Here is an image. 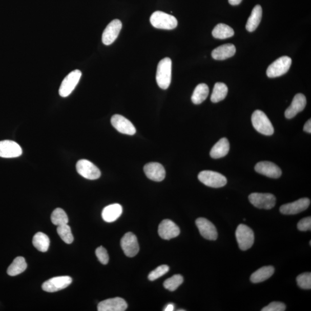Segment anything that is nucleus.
<instances>
[{"mask_svg":"<svg viewBox=\"0 0 311 311\" xmlns=\"http://www.w3.org/2000/svg\"><path fill=\"white\" fill-rule=\"evenodd\" d=\"M236 238L240 249L243 251L252 248L254 243L253 231L244 224H240L237 228Z\"/></svg>","mask_w":311,"mask_h":311,"instance_id":"obj_5","label":"nucleus"},{"mask_svg":"<svg viewBox=\"0 0 311 311\" xmlns=\"http://www.w3.org/2000/svg\"><path fill=\"white\" fill-rule=\"evenodd\" d=\"M298 229L301 231H310L311 230V217H307L301 220L298 224Z\"/></svg>","mask_w":311,"mask_h":311,"instance_id":"obj_39","label":"nucleus"},{"mask_svg":"<svg viewBox=\"0 0 311 311\" xmlns=\"http://www.w3.org/2000/svg\"><path fill=\"white\" fill-rule=\"evenodd\" d=\"M95 254L97 259L100 262L103 264H107L109 261V256L108 252L105 248L100 246L97 248Z\"/></svg>","mask_w":311,"mask_h":311,"instance_id":"obj_37","label":"nucleus"},{"mask_svg":"<svg viewBox=\"0 0 311 311\" xmlns=\"http://www.w3.org/2000/svg\"><path fill=\"white\" fill-rule=\"evenodd\" d=\"M151 25L158 29L173 30L178 26V20L174 16L161 11H156L150 17Z\"/></svg>","mask_w":311,"mask_h":311,"instance_id":"obj_3","label":"nucleus"},{"mask_svg":"<svg viewBox=\"0 0 311 311\" xmlns=\"http://www.w3.org/2000/svg\"><path fill=\"white\" fill-rule=\"evenodd\" d=\"M262 17V9L261 6H255L246 24V29L249 32H253L257 29Z\"/></svg>","mask_w":311,"mask_h":311,"instance_id":"obj_25","label":"nucleus"},{"mask_svg":"<svg viewBox=\"0 0 311 311\" xmlns=\"http://www.w3.org/2000/svg\"><path fill=\"white\" fill-rule=\"evenodd\" d=\"M82 73L80 70L73 71L67 75L62 81L59 87V94L66 97L71 94L80 81Z\"/></svg>","mask_w":311,"mask_h":311,"instance_id":"obj_8","label":"nucleus"},{"mask_svg":"<svg viewBox=\"0 0 311 311\" xmlns=\"http://www.w3.org/2000/svg\"><path fill=\"white\" fill-rule=\"evenodd\" d=\"M255 170L258 173L267 176L268 178L277 179L282 175L280 167L271 161H261L255 166Z\"/></svg>","mask_w":311,"mask_h":311,"instance_id":"obj_15","label":"nucleus"},{"mask_svg":"<svg viewBox=\"0 0 311 311\" xmlns=\"http://www.w3.org/2000/svg\"><path fill=\"white\" fill-rule=\"evenodd\" d=\"M309 244H310V245H311V241H310Z\"/></svg>","mask_w":311,"mask_h":311,"instance_id":"obj_43","label":"nucleus"},{"mask_svg":"<svg viewBox=\"0 0 311 311\" xmlns=\"http://www.w3.org/2000/svg\"><path fill=\"white\" fill-rule=\"evenodd\" d=\"M196 224L201 235L204 238L210 240H216L218 233L216 226L205 218H199Z\"/></svg>","mask_w":311,"mask_h":311,"instance_id":"obj_16","label":"nucleus"},{"mask_svg":"<svg viewBox=\"0 0 311 311\" xmlns=\"http://www.w3.org/2000/svg\"><path fill=\"white\" fill-rule=\"evenodd\" d=\"M228 87L223 82H217L213 88L211 99L213 103L223 100L228 94Z\"/></svg>","mask_w":311,"mask_h":311,"instance_id":"obj_31","label":"nucleus"},{"mask_svg":"<svg viewBox=\"0 0 311 311\" xmlns=\"http://www.w3.org/2000/svg\"><path fill=\"white\" fill-rule=\"evenodd\" d=\"M286 310V305L284 303L274 301L269 304L266 307L262 309V311H284Z\"/></svg>","mask_w":311,"mask_h":311,"instance_id":"obj_38","label":"nucleus"},{"mask_svg":"<svg viewBox=\"0 0 311 311\" xmlns=\"http://www.w3.org/2000/svg\"><path fill=\"white\" fill-rule=\"evenodd\" d=\"M120 245L128 257H135L140 250L137 237L132 233H127L123 236L120 240Z\"/></svg>","mask_w":311,"mask_h":311,"instance_id":"obj_10","label":"nucleus"},{"mask_svg":"<svg viewBox=\"0 0 311 311\" xmlns=\"http://www.w3.org/2000/svg\"><path fill=\"white\" fill-rule=\"evenodd\" d=\"M304 131L308 133H311V120L309 119L307 122L305 123L304 127Z\"/></svg>","mask_w":311,"mask_h":311,"instance_id":"obj_40","label":"nucleus"},{"mask_svg":"<svg viewBox=\"0 0 311 311\" xmlns=\"http://www.w3.org/2000/svg\"><path fill=\"white\" fill-rule=\"evenodd\" d=\"M297 283L300 288L303 289H311V273L301 274L296 278Z\"/></svg>","mask_w":311,"mask_h":311,"instance_id":"obj_35","label":"nucleus"},{"mask_svg":"<svg viewBox=\"0 0 311 311\" xmlns=\"http://www.w3.org/2000/svg\"><path fill=\"white\" fill-rule=\"evenodd\" d=\"M169 271L170 267L169 266L165 265V264L161 265L150 273V275H148V279L151 281H155L165 275Z\"/></svg>","mask_w":311,"mask_h":311,"instance_id":"obj_36","label":"nucleus"},{"mask_svg":"<svg viewBox=\"0 0 311 311\" xmlns=\"http://www.w3.org/2000/svg\"><path fill=\"white\" fill-rule=\"evenodd\" d=\"M27 267L26 260L22 257H18L13 260L11 265L9 266L7 273L9 276H16L24 272Z\"/></svg>","mask_w":311,"mask_h":311,"instance_id":"obj_27","label":"nucleus"},{"mask_svg":"<svg viewBox=\"0 0 311 311\" xmlns=\"http://www.w3.org/2000/svg\"><path fill=\"white\" fill-rule=\"evenodd\" d=\"M51 220L55 225L68 224L69 219L67 213L61 208H57L51 215Z\"/></svg>","mask_w":311,"mask_h":311,"instance_id":"obj_32","label":"nucleus"},{"mask_svg":"<svg viewBox=\"0 0 311 311\" xmlns=\"http://www.w3.org/2000/svg\"><path fill=\"white\" fill-rule=\"evenodd\" d=\"M241 2H242V0H229V3L232 6H238Z\"/></svg>","mask_w":311,"mask_h":311,"instance_id":"obj_41","label":"nucleus"},{"mask_svg":"<svg viewBox=\"0 0 311 311\" xmlns=\"http://www.w3.org/2000/svg\"><path fill=\"white\" fill-rule=\"evenodd\" d=\"M57 233L60 238L67 244L73 243L74 238L72 233L71 227L68 224L58 226Z\"/></svg>","mask_w":311,"mask_h":311,"instance_id":"obj_33","label":"nucleus"},{"mask_svg":"<svg viewBox=\"0 0 311 311\" xmlns=\"http://www.w3.org/2000/svg\"><path fill=\"white\" fill-rule=\"evenodd\" d=\"M76 170L79 174L87 179L96 180L99 179L101 176L100 170L88 160L82 159L78 161Z\"/></svg>","mask_w":311,"mask_h":311,"instance_id":"obj_9","label":"nucleus"},{"mask_svg":"<svg viewBox=\"0 0 311 311\" xmlns=\"http://www.w3.org/2000/svg\"><path fill=\"white\" fill-rule=\"evenodd\" d=\"M236 51L235 46L233 44H224L213 50L212 56L216 60H224L233 57Z\"/></svg>","mask_w":311,"mask_h":311,"instance_id":"obj_22","label":"nucleus"},{"mask_svg":"<svg viewBox=\"0 0 311 311\" xmlns=\"http://www.w3.org/2000/svg\"><path fill=\"white\" fill-rule=\"evenodd\" d=\"M21 147L15 141L4 140L0 141V157L3 158H15L22 155Z\"/></svg>","mask_w":311,"mask_h":311,"instance_id":"obj_18","label":"nucleus"},{"mask_svg":"<svg viewBox=\"0 0 311 311\" xmlns=\"http://www.w3.org/2000/svg\"><path fill=\"white\" fill-rule=\"evenodd\" d=\"M113 127L120 133L133 136L136 133V128L129 120L123 116L115 114L111 119Z\"/></svg>","mask_w":311,"mask_h":311,"instance_id":"obj_11","label":"nucleus"},{"mask_svg":"<svg viewBox=\"0 0 311 311\" xmlns=\"http://www.w3.org/2000/svg\"><path fill=\"white\" fill-rule=\"evenodd\" d=\"M292 59L283 56L273 62L267 69V76L269 78H276L285 75L291 68Z\"/></svg>","mask_w":311,"mask_h":311,"instance_id":"obj_7","label":"nucleus"},{"mask_svg":"<svg viewBox=\"0 0 311 311\" xmlns=\"http://www.w3.org/2000/svg\"><path fill=\"white\" fill-rule=\"evenodd\" d=\"M172 61L166 57L161 60L158 64L156 72L157 85L162 90H167L171 81Z\"/></svg>","mask_w":311,"mask_h":311,"instance_id":"obj_1","label":"nucleus"},{"mask_svg":"<svg viewBox=\"0 0 311 311\" xmlns=\"http://www.w3.org/2000/svg\"><path fill=\"white\" fill-rule=\"evenodd\" d=\"M235 34L234 31L228 25L222 24L217 25L212 31L214 38L219 39H225L231 38Z\"/></svg>","mask_w":311,"mask_h":311,"instance_id":"obj_29","label":"nucleus"},{"mask_svg":"<svg viewBox=\"0 0 311 311\" xmlns=\"http://www.w3.org/2000/svg\"><path fill=\"white\" fill-rule=\"evenodd\" d=\"M128 308V304L124 299L115 298L101 301L97 305L99 311H124Z\"/></svg>","mask_w":311,"mask_h":311,"instance_id":"obj_19","label":"nucleus"},{"mask_svg":"<svg viewBox=\"0 0 311 311\" xmlns=\"http://www.w3.org/2000/svg\"><path fill=\"white\" fill-rule=\"evenodd\" d=\"M183 282V277L180 275H176L166 280L164 282V287L170 291H175Z\"/></svg>","mask_w":311,"mask_h":311,"instance_id":"obj_34","label":"nucleus"},{"mask_svg":"<svg viewBox=\"0 0 311 311\" xmlns=\"http://www.w3.org/2000/svg\"><path fill=\"white\" fill-rule=\"evenodd\" d=\"M72 282V278L69 276L55 277L46 281L43 285L44 291L55 292L66 289Z\"/></svg>","mask_w":311,"mask_h":311,"instance_id":"obj_13","label":"nucleus"},{"mask_svg":"<svg viewBox=\"0 0 311 311\" xmlns=\"http://www.w3.org/2000/svg\"><path fill=\"white\" fill-rule=\"evenodd\" d=\"M32 244L34 247L40 252H47L50 246L49 237L43 233L36 234L32 239Z\"/></svg>","mask_w":311,"mask_h":311,"instance_id":"obj_30","label":"nucleus"},{"mask_svg":"<svg viewBox=\"0 0 311 311\" xmlns=\"http://www.w3.org/2000/svg\"><path fill=\"white\" fill-rule=\"evenodd\" d=\"M252 121L254 128L256 131L265 136H272L275 129L273 125L263 111L257 110L255 111L252 117Z\"/></svg>","mask_w":311,"mask_h":311,"instance_id":"obj_2","label":"nucleus"},{"mask_svg":"<svg viewBox=\"0 0 311 311\" xmlns=\"http://www.w3.org/2000/svg\"><path fill=\"white\" fill-rule=\"evenodd\" d=\"M123 209L118 203L112 204L103 209L101 216L105 221L112 222L117 220L121 216Z\"/></svg>","mask_w":311,"mask_h":311,"instance_id":"obj_23","label":"nucleus"},{"mask_svg":"<svg viewBox=\"0 0 311 311\" xmlns=\"http://www.w3.org/2000/svg\"><path fill=\"white\" fill-rule=\"evenodd\" d=\"M143 171L148 178L155 182H161L165 177L164 167L158 162H150L143 167Z\"/></svg>","mask_w":311,"mask_h":311,"instance_id":"obj_20","label":"nucleus"},{"mask_svg":"<svg viewBox=\"0 0 311 311\" xmlns=\"http://www.w3.org/2000/svg\"><path fill=\"white\" fill-rule=\"evenodd\" d=\"M230 148V145L228 139L222 138L213 147L210 155L213 159H220L229 154Z\"/></svg>","mask_w":311,"mask_h":311,"instance_id":"obj_24","label":"nucleus"},{"mask_svg":"<svg viewBox=\"0 0 311 311\" xmlns=\"http://www.w3.org/2000/svg\"><path fill=\"white\" fill-rule=\"evenodd\" d=\"M210 93V89L206 84L198 85L194 91L192 96V100L195 105H199L205 101Z\"/></svg>","mask_w":311,"mask_h":311,"instance_id":"obj_28","label":"nucleus"},{"mask_svg":"<svg viewBox=\"0 0 311 311\" xmlns=\"http://www.w3.org/2000/svg\"><path fill=\"white\" fill-rule=\"evenodd\" d=\"M122 27V22L118 19L111 22L106 27L102 35V43L109 46L117 39Z\"/></svg>","mask_w":311,"mask_h":311,"instance_id":"obj_14","label":"nucleus"},{"mask_svg":"<svg viewBox=\"0 0 311 311\" xmlns=\"http://www.w3.org/2000/svg\"><path fill=\"white\" fill-rule=\"evenodd\" d=\"M180 229L177 225L170 220L162 221L159 226L158 233L161 238L170 240L179 235Z\"/></svg>","mask_w":311,"mask_h":311,"instance_id":"obj_17","label":"nucleus"},{"mask_svg":"<svg viewBox=\"0 0 311 311\" xmlns=\"http://www.w3.org/2000/svg\"><path fill=\"white\" fill-rule=\"evenodd\" d=\"M275 271V268L272 266L262 267L253 274L250 280L255 284L263 282L271 278Z\"/></svg>","mask_w":311,"mask_h":311,"instance_id":"obj_26","label":"nucleus"},{"mask_svg":"<svg viewBox=\"0 0 311 311\" xmlns=\"http://www.w3.org/2000/svg\"><path fill=\"white\" fill-rule=\"evenodd\" d=\"M198 178L203 184L213 188L224 187L227 183L225 176L212 171H203L198 174Z\"/></svg>","mask_w":311,"mask_h":311,"instance_id":"obj_4","label":"nucleus"},{"mask_svg":"<svg viewBox=\"0 0 311 311\" xmlns=\"http://www.w3.org/2000/svg\"><path fill=\"white\" fill-rule=\"evenodd\" d=\"M175 309V305L173 304H169L167 305L165 308L164 309L165 311H173Z\"/></svg>","mask_w":311,"mask_h":311,"instance_id":"obj_42","label":"nucleus"},{"mask_svg":"<svg viewBox=\"0 0 311 311\" xmlns=\"http://www.w3.org/2000/svg\"><path fill=\"white\" fill-rule=\"evenodd\" d=\"M306 104H307V100L303 94L296 95L291 106L285 111V117L287 119L293 118L305 109Z\"/></svg>","mask_w":311,"mask_h":311,"instance_id":"obj_21","label":"nucleus"},{"mask_svg":"<svg viewBox=\"0 0 311 311\" xmlns=\"http://www.w3.org/2000/svg\"><path fill=\"white\" fill-rule=\"evenodd\" d=\"M310 201L308 198H303L294 202L285 204L280 207V212L283 215H294L298 214L306 210L310 205Z\"/></svg>","mask_w":311,"mask_h":311,"instance_id":"obj_12","label":"nucleus"},{"mask_svg":"<svg viewBox=\"0 0 311 311\" xmlns=\"http://www.w3.org/2000/svg\"><path fill=\"white\" fill-rule=\"evenodd\" d=\"M248 199L255 207L263 210H271L276 203V197L270 193H254L250 195Z\"/></svg>","mask_w":311,"mask_h":311,"instance_id":"obj_6","label":"nucleus"}]
</instances>
